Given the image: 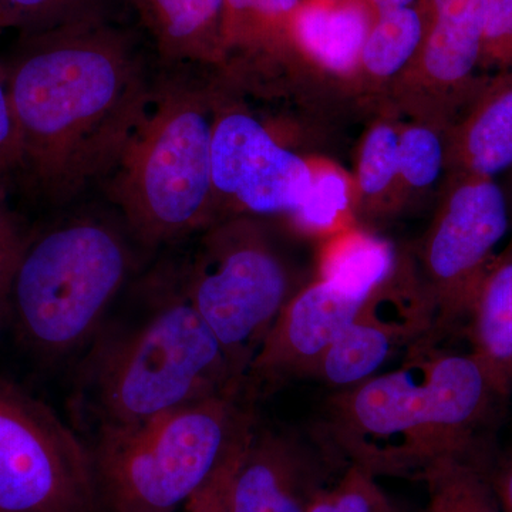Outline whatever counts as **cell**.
<instances>
[{
    "label": "cell",
    "instance_id": "obj_27",
    "mask_svg": "<svg viewBox=\"0 0 512 512\" xmlns=\"http://www.w3.org/2000/svg\"><path fill=\"white\" fill-rule=\"evenodd\" d=\"M306 512H392V508L373 474L352 464L339 483L325 488Z\"/></svg>",
    "mask_w": 512,
    "mask_h": 512
},
{
    "label": "cell",
    "instance_id": "obj_13",
    "mask_svg": "<svg viewBox=\"0 0 512 512\" xmlns=\"http://www.w3.org/2000/svg\"><path fill=\"white\" fill-rule=\"evenodd\" d=\"M389 282L370 296L359 315L330 345L312 377L336 392L352 389L376 376L407 343L429 340L434 312L426 293L421 286L409 293L396 292L387 288Z\"/></svg>",
    "mask_w": 512,
    "mask_h": 512
},
{
    "label": "cell",
    "instance_id": "obj_7",
    "mask_svg": "<svg viewBox=\"0 0 512 512\" xmlns=\"http://www.w3.org/2000/svg\"><path fill=\"white\" fill-rule=\"evenodd\" d=\"M181 288L244 380L275 320L301 289L261 225L245 218L205 229Z\"/></svg>",
    "mask_w": 512,
    "mask_h": 512
},
{
    "label": "cell",
    "instance_id": "obj_1",
    "mask_svg": "<svg viewBox=\"0 0 512 512\" xmlns=\"http://www.w3.org/2000/svg\"><path fill=\"white\" fill-rule=\"evenodd\" d=\"M6 67L30 190L57 207L106 183L156 93L136 37L113 20L29 33Z\"/></svg>",
    "mask_w": 512,
    "mask_h": 512
},
{
    "label": "cell",
    "instance_id": "obj_14",
    "mask_svg": "<svg viewBox=\"0 0 512 512\" xmlns=\"http://www.w3.org/2000/svg\"><path fill=\"white\" fill-rule=\"evenodd\" d=\"M426 30L406 73L444 94H468L483 50L485 0H421Z\"/></svg>",
    "mask_w": 512,
    "mask_h": 512
},
{
    "label": "cell",
    "instance_id": "obj_8",
    "mask_svg": "<svg viewBox=\"0 0 512 512\" xmlns=\"http://www.w3.org/2000/svg\"><path fill=\"white\" fill-rule=\"evenodd\" d=\"M0 512H106L90 444L52 407L3 377Z\"/></svg>",
    "mask_w": 512,
    "mask_h": 512
},
{
    "label": "cell",
    "instance_id": "obj_16",
    "mask_svg": "<svg viewBox=\"0 0 512 512\" xmlns=\"http://www.w3.org/2000/svg\"><path fill=\"white\" fill-rule=\"evenodd\" d=\"M447 161L454 177L494 178L512 167V70L481 87L451 136Z\"/></svg>",
    "mask_w": 512,
    "mask_h": 512
},
{
    "label": "cell",
    "instance_id": "obj_20",
    "mask_svg": "<svg viewBox=\"0 0 512 512\" xmlns=\"http://www.w3.org/2000/svg\"><path fill=\"white\" fill-rule=\"evenodd\" d=\"M426 30L421 3L416 8L380 13L367 35L359 67L375 79H392L412 66Z\"/></svg>",
    "mask_w": 512,
    "mask_h": 512
},
{
    "label": "cell",
    "instance_id": "obj_28",
    "mask_svg": "<svg viewBox=\"0 0 512 512\" xmlns=\"http://www.w3.org/2000/svg\"><path fill=\"white\" fill-rule=\"evenodd\" d=\"M29 241L6 204L5 183H0V299L3 301L8 302L13 276Z\"/></svg>",
    "mask_w": 512,
    "mask_h": 512
},
{
    "label": "cell",
    "instance_id": "obj_21",
    "mask_svg": "<svg viewBox=\"0 0 512 512\" xmlns=\"http://www.w3.org/2000/svg\"><path fill=\"white\" fill-rule=\"evenodd\" d=\"M390 244L366 234L340 237L326 251L320 278L362 296H372L393 278Z\"/></svg>",
    "mask_w": 512,
    "mask_h": 512
},
{
    "label": "cell",
    "instance_id": "obj_29",
    "mask_svg": "<svg viewBox=\"0 0 512 512\" xmlns=\"http://www.w3.org/2000/svg\"><path fill=\"white\" fill-rule=\"evenodd\" d=\"M19 160V130L10 103L8 67L0 60V183L18 171Z\"/></svg>",
    "mask_w": 512,
    "mask_h": 512
},
{
    "label": "cell",
    "instance_id": "obj_2",
    "mask_svg": "<svg viewBox=\"0 0 512 512\" xmlns=\"http://www.w3.org/2000/svg\"><path fill=\"white\" fill-rule=\"evenodd\" d=\"M242 384L178 285L137 318L97 332L74 376L70 416L96 439Z\"/></svg>",
    "mask_w": 512,
    "mask_h": 512
},
{
    "label": "cell",
    "instance_id": "obj_31",
    "mask_svg": "<svg viewBox=\"0 0 512 512\" xmlns=\"http://www.w3.org/2000/svg\"><path fill=\"white\" fill-rule=\"evenodd\" d=\"M242 457L218 471L201 490L192 495L184 505L185 512H227L229 484Z\"/></svg>",
    "mask_w": 512,
    "mask_h": 512
},
{
    "label": "cell",
    "instance_id": "obj_23",
    "mask_svg": "<svg viewBox=\"0 0 512 512\" xmlns=\"http://www.w3.org/2000/svg\"><path fill=\"white\" fill-rule=\"evenodd\" d=\"M464 457L466 454L443 458L423 471L430 490L429 507L424 512H494L485 504L478 478Z\"/></svg>",
    "mask_w": 512,
    "mask_h": 512
},
{
    "label": "cell",
    "instance_id": "obj_17",
    "mask_svg": "<svg viewBox=\"0 0 512 512\" xmlns=\"http://www.w3.org/2000/svg\"><path fill=\"white\" fill-rule=\"evenodd\" d=\"M375 19L362 0H302L292 23L293 52L329 72L352 73Z\"/></svg>",
    "mask_w": 512,
    "mask_h": 512
},
{
    "label": "cell",
    "instance_id": "obj_3",
    "mask_svg": "<svg viewBox=\"0 0 512 512\" xmlns=\"http://www.w3.org/2000/svg\"><path fill=\"white\" fill-rule=\"evenodd\" d=\"M501 402L471 353L426 343L406 365L335 392L322 431L352 464L376 473H421L467 454Z\"/></svg>",
    "mask_w": 512,
    "mask_h": 512
},
{
    "label": "cell",
    "instance_id": "obj_4",
    "mask_svg": "<svg viewBox=\"0 0 512 512\" xmlns=\"http://www.w3.org/2000/svg\"><path fill=\"white\" fill-rule=\"evenodd\" d=\"M212 128V84L181 74L158 79L146 119L104 183L138 244H173L217 222Z\"/></svg>",
    "mask_w": 512,
    "mask_h": 512
},
{
    "label": "cell",
    "instance_id": "obj_35",
    "mask_svg": "<svg viewBox=\"0 0 512 512\" xmlns=\"http://www.w3.org/2000/svg\"><path fill=\"white\" fill-rule=\"evenodd\" d=\"M0 32H3L2 28H0Z\"/></svg>",
    "mask_w": 512,
    "mask_h": 512
},
{
    "label": "cell",
    "instance_id": "obj_25",
    "mask_svg": "<svg viewBox=\"0 0 512 512\" xmlns=\"http://www.w3.org/2000/svg\"><path fill=\"white\" fill-rule=\"evenodd\" d=\"M447 160L443 140L429 127H409L400 134L399 177L416 190L439 180Z\"/></svg>",
    "mask_w": 512,
    "mask_h": 512
},
{
    "label": "cell",
    "instance_id": "obj_34",
    "mask_svg": "<svg viewBox=\"0 0 512 512\" xmlns=\"http://www.w3.org/2000/svg\"><path fill=\"white\" fill-rule=\"evenodd\" d=\"M9 315L8 302L0 299V326H2L3 319Z\"/></svg>",
    "mask_w": 512,
    "mask_h": 512
},
{
    "label": "cell",
    "instance_id": "obj_12",
    "mask_svg": "<svg viewBox=\"0 0 512 512\" xmlns=\"http://www.w3.org/2000/svg\"><path fill=\"white\" fill-rule=\"evenodd\" d=\"M338 448L322 430L308 439L256 423L229 484L227 512H306L325 487L330 454Z\"/></svg>",
    "mask_w": 512,
    "mask_h": 512
},
{
    "label": "cell",
    "instance_id": "obj_5",
    "mask_svg": "<svg viewBox=\"0 0 512 512\" xmlns=\"http://www.w3.org/2000/svg\"><path fill=\"white\" fill-rule=\"evenodd\" d=\"M245 384L134 429L93 439L106 512H175L218 471L244 456L256 427Z\"/></svg>",
    "mask_w": 512,
    "mask_h": 512
},
{
    "label": "cell",
    "instance_id": "obj_11",
    "mask_svg": "<svg viewBox=\"0 0 512 512\" xmlns=\"http://www.w3.org/2000/svg\"><path fill=\"white\" fill-rule=\"evenodd\" d=\"M369 298L323 278L299 289L249 366L245 375L248 393L255 399L262 390L299 377H312L326 350Z\"/></svg>",
    "mask_w": 512,
    "mask_h": 512
},
{
    "label": "cell",
    "instance_id": "obj_30",
    "mask_svg": "<svg viewBox=\"0 0 512 512\" xmlns=\"http://www.w3.org/2000/svg\"><path fill=\"white\" fill-rule=\"evenodd\" d=\"M484 47L495 57L512 60V0H485Z\"/></svg>",
    "mask_w": 512,
    "mask_h": 512
},
{
    "label": "cell",
    "instance_id": "obj_18",
    "mask_svg": "<svg viewBox=\"0 0 512 512\" xmlns=\"http://www.w3.org/2000/svg\"><path fill=\"white\" fill-rule=\"evenodd\" d=\"M302 0H224L222 66L284 62Z\"/></svg>",
    "mask_w": 512,
    "mask_h": 512
},
{
    "label": "cell",
    "instance_id": "obj_32",
    "mask_svg": "<svg viewBox=\"0 0 512 512\" xmlns=\"http://www.w3.org/2000/svg\"><path fill=\"white\" fill-rule=\"evenodd\" d=\"M362 2L377 16L393 10L416 8L421 0H362Z\"/></svg>",
    "mask_w": 512,
    "mask_h": 512
},
{
    "label": "cell",
    "instance_id": "obj_6",
    "mask_svg": "<svg viewBox=\"0 0 512 512\" xmlns=\"http://www.w3.org/2000/svg\"><path fill=\"white\" fill-rule=\"evenodd\" d=\"M130 238L94 215L30 238L8 295L9 315L30 349L55 359L89 345L133 274Z\"/></svg>",
    "mask_w": 512,
    "mask_h": 512
},
{
    "label": "cell",
    "instance_id": "obj_15",
    "mask_svg": "<svg viewBox=\"0 0 512 512\" xmlns=\"http://www.w3.org/2000/svg\"><path fill=\"white\" fill-rule=\"evenodd\" d=\"M158 55L173 66H222L224 0H133Z\"/></svg>",
    "mask_w": 512,
    "mask_h": 512
},
{
    "label": "cell",
    "instance_id": "obj_26",
    "mask_svg": "<svg viewBox=\"0 0 512 512\" xmlns=\"http://www.w3.org/2000/svg\"><path fill=\"white\" fill-rule=\"evenodd\" d=\"M349 208L348 181L336 170L313 171L311 187L293 215L309 231L336 227Z\"/></svg>",
    "mask_w": 512,
    "mask_h": 512
},
{
    "label": "cell",
    "instance_id": "obj_19",
    "mask_svg": "<svg viewBox=\"0 0 512 512\" xmlns=\"http://www.w3.org/2000/svg\"><path fill=\"white\" fill-rule=\"evenodd\" d=\"M468 318L471 355L483 367L497 396L507 399L512 392V258L491 264Z\"/></svg>",
    "mask_w": 512,
    "mask_h": 512
},
{
    "label": "cell",
    "instance_id": "obj_33",
    "mask_svg": "<svg viewBox=\"0 0 512 512\" xmlns=\"http://www.w3.org/2000/svg\"><path fill=\"white\" fill-rule=\"evenodd\" d=\"M503 497L508 511L512 512V461L503 480Z\"/></svg>",
    "mask_w": 512,
    "mask_h": 512
},
{
    "label": "cell",
    "instance_id": "obj_9",
    "mask_svg": "<svg viewBox=\"0 0 512 512\" xmlns=\"http://www.w3.org/2000/svg\"><path fill=\"white\" fill-rule=\"evenodd\" d=\"M454 178L421 249L420 286L434 312L427 342L468 318L495 248L508 229L507 200L494 178Z\"/></svg>",
    "mask_w": 512,
    "mask_h": 512
},
{
    "label": "cell",
    "instance_id": "obj_10",
    "mask_svg": "<svg viewBox=\"0 0 512 512\" xmlns=\"http://www.w3.org/2000/svg\"><path fill=\"white\" fill-rule=\"evenodd\" d=\"M313 170L275 140L264 124L242 107L227 103L214 86L212 184L221 202L254 215H295Z\"/></svg>",
    "mask_w": 512,
    "mask_h": 512
},
{
    "label": "cell",
    "instance_id": "obj_24",
    "mask_svg": "<svg viewBox=\"0 0 512 512\" xmlns=\"http://www.w3.org/2000/svg\"><path fill=\"white\" fill-rule=\"evenodd\" d=\"M400 134L390 124H377L367 134L360 150L357 181L367 198H377L399 177Z\"/></svg>",
    "mask_w": 512,
    "mask_h": 512
},
{
    "label": "cell",
    "instance_id": "obj_22",
    "mask_svg": "<svg viewBox=\"0 0 512 512\" xmlns=\"http://www.w3.org/2000/svg\"><path fill=\"white\" fill-rule=\"evenodd\" d=\"M114 0H0V28L22 35L92 22L111 20Z\"/></svg>",
    "mask_w": 512,
    "mask_h": 512
}]
</instances>
